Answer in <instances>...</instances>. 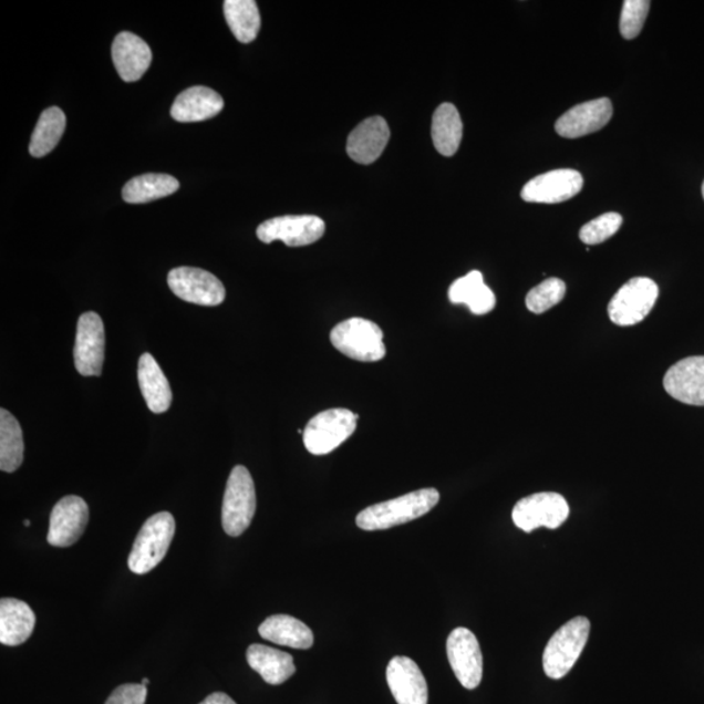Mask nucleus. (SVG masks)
I'll return each instance as SVG.
<instances>
[{
  "instance_id": "b1692460",
  "label": "nucleus",
  "mask_w": 704,
  "mask_h": 704,
  "mask_svg": "<svg viewBox=\"0 0 704 704\" xmlns=\"http://www.w3.org/2000/svg\"><path fill=\"white\" fill-rule=\"evenodd\" d=\"M259 633L263 640L286 648L308 650L313 645L312 630L288 614L270 615L261 623Z\"/></svg>"
},
{
  "instance_id": "39448f33",
  "label": "nucleus",
  "mask_w": 704,
  "mask_h": 704,
  "mask_svg": "<svg viewBox=\"0 0 704 704\" xmlns=\"http://www.w3.org/2000/svg\"><path fill=\"white\" fill-rule=\"evenodd\" d=\"M256 513V489L245 466H235L227 480L222 505V527L232 538L240 537L251 525Z\"/></svg>"
},
{
  "instance_id": "412c9836",
  "label": "nucleus",
  "mask_w": 704,
  "mask_h": 704,
  "mask_svg": "<svg viewBox=\"0 0 704 704\" xmlns=\"http://www.w3.org/2000/svg\"><path fill=\"white\" fill-rule=\"evenodd\" d=\"M35 627L32 608L24 601L3 598L0 600V643L20 645L31 638Z\"/></svg>"
},
{
  "instance_id": "e433bc0d",
  "label": "nucleus",
  "mask_w": 704,
  "mask_h": 704,
  "mask_svg": "<svg viewBox=\"0 0 704 704\" xmlns=\"http://www.w3.org/2000/svg\"><path fill=\"white\" fill-rule=\"evenodd\" d=\"M24 526H27V527L31 526V520H28V519L24 520Z\"/></svg>"
},
{
  "instance_id": "4c0bfd02",
  "label": "nucleus",
  "mask_w": 704,
  "mask_h": 704,
  "mask_svg": "<svg viewBox=\"0 0 704 704\" xmlns=\"http://www.w3.org/2000/svg\"><path fill=\"white\" fill-rule=\"evenodd\" d=\"M702 195H703V199H704V182H703V185H702Z\"/></svg>"
},
{
  "instance_id": "cd10ccee",
  "label": "nucleus",
  "mask_w": 704,
  "mask_h": 704,
  "mask_svg": "<svg viewBox=\"0 0 704 704\" xmlns=\"http://www.w3.org/2000/svg\"><path fill=\"white\" fill-rule=\"evenodd\" d=\"M24 438L20 424L10 411L0 410V469L14 473L23 465Z\"/></svg>"
},
{
  "instance_id": "a211bd4d",
  "label": "nucleus",
  "mask_w": 704,
  "mask_h": 704,
  "mask_svg": "<svg viewBox=\"0 0 704 704\" xmlns=\"http://www.w3.org/2000/svg\"><path fill=\"white\" fill-rule=\"evenodd\" d=\"M391 138V128L381 116H372L351 131L346 151L356 164L371 165L381 157Z\"/></svg>"
},
{
  "instance_id": "ddd939ff",
  "label": "nucleus",
  "mask_w": 704,
  "mask_h": 704,
  "mask_svg": "<svg viewBox=\"0 0 704 704\" xmlns=\"http://www.w3.org/2000/svg\"><path fill=\"white\" fill-rule=\"evenodd\" d=\"M90 522V508L79 496H65L50 516L48 541L50 546L65 548L82 538Z\"/></svg>"
},
{
  "instance_id": "7c9ffc66",
  "label": "nucleus",
  "mask_w": 704,
  "mask_h": 704,
  "mask_svg": "<svg viewBox=\"0 0 704 704\" xmlns=\"http://www.w3.org/2000/svg\"><path fill=\"white\" fill-rule=\"evenodd\" d=\"M565 293H567V284L560 278H548L527 293L526 306L532 313H545L561 303Z\"/></svg>"
},
{
  "instance_id": "c85d7f7f",
  "label": "nucleus",
  "mask_w": 704,
  "mask_h": 704,
  "mask_svg": "<svg viewBox=\"0 0 704 704\" xmlns=\"http://www.w3.org/2000/svg\"><path fill=\"white\" fill-rule=\"evenodd\" d=\"M224 11L235 39L241 43L256 40L261 27L258 3L253 0H226Z\"/></svg>"
},
{
  "instance_id": "f3484780",
  "label": "nucleus",
  "mask_w": 704,
  "mask_h": 704,
  "mask_svg": "<svg viewBox=\"0 0 704 704\" xmlns=\"http://www.w3.org/2000/svg\"><path fill=\"white\" fill-rule=\"evenodd\" d=\"M389 689L398 704H428V686L413 659L395 656L386 669Z\"/></svg>"
},
{
  "instance_id": "20e7f679",
  "label": "nucleus",
  "mask_w": 704,
  "mask_h": 704,
  "mask_svg": "<svg viewBox=\"0 0 704 704\" xmlns=\"http://www.w3.org/2000/svg\"><path fill=\"white\" fill-rule=\"evenodd\" d=\"M330 341L341 354L358 362H379L386 354L383 330L361 318L344 320L334 327Z\"/></svg>"
},
{
  "instance_id": "c756f323",
  "label": "nucleus",
  "mask_w": 704,
  "mask_h": 704,
  "mask_svg": "<svg viewBox=\"0 0 704 704\" xmlns=\"http://www.w3.org/2000/svg\"><path fill=\"white\" fill-rule=\"evenodd\" d=\"M65 123V115L59 107H50L41 114L29 145L33 157H45L53 152L64 134Z\"/></svg>"
},
{
  "instance_id": "2eb2a0df",
  "label": "nucleus",
  "mask_w": 704,
  "mask_h": 704,
  "mask_svg": "<svg viewBox=\"0 0 704 704\" xmlns=\"http://www.w3.org/2000/svg\"><path fill=\"white\" fill-rule=\"evenodd\" d=\"M665 392L685 405L704 406V356H691L672 365L664 376Z\"/></svg>"
},
{
  "instance_id": "473e14b6",
  "label": "nucleus",
  "mask_w": 704,
  "mask_h": 704,
  "mask_svg": "<svg viewBox=\"0 0 704 704\" xmlns=\"http://www.w3.org/2000/svg\"><path fill=\"white\" fill-rule=\"evenodd\" d=\"M649 0H627L623 2L620 32L625 40H634L642 32L650 11Z\"/></svg>"
},
{
  "instance_id": "7ed1b4c3",
  "label": "nucleus",
  "mask_w": 704,
  "mask_h": 704,
  "mask_svg": "<svg viewBox=\"0 0 704 704\" xmlns=\"http://www.w3.org/2000/svg\"><path fill=\"white\" fill-rule=\"evenodd\" d=\"M591 623L583 615L565 623L549 640L542 666L549 679L561 680L573 669L589 641Z\"/></svg>"
},
{
  "instance_id": "9b49d317",
  "label": "nucleus",
  "mask_w": 704,
  "mask_h": 704,
  "mask_svg": "<svg viewBox=\"0 0 704 704\" xmlns=\"http://www.w3.org/2000/svg\"><path fill=\"white\" fill-rule=\"evenodd\" d=\"M447 659L460 685L474 691L483 679V655L478 640L466 628L454 629L446 642Z\"/></svg>"
},
{
  "instance_id": "6e6552de",
  "label": "nucleus",
  "mask_w": 704,
  "mask_h": 704,
  "mask_svg": "<svg viewBox=\"0 0 704 704\" xmlns=\"http://www.w3.org/2000/svg\"><path fill=\"white\" fill-rule=\"evenodd\" d=\"M569 505L565 498L555 493H541L519 500L513 509V522L525 532H532L539 527L556 530L569 517Z\"/></svg>"
},
{
  "instance_id": "f8f14e48",
  "label": "nucleus",
  "mask_w": 704,
  "mask_h": 704,
  "mask_svg": "<svg viewBox=\"0 0 704 704\" xmlns=\"http://www.w3.org/2000/svg\"><path fill=\"white\" fill-rule=\"evenodd\" d=\"M325 234V224L317 216H283L271 218L259 226L258 238L262 244L281 240L289 247L317 244Z\"/></svg>"
},
{
  "instance_id": "f03ea898",
  "label": "nucleus",
  "mask_w": 704,
  "mask_h": 704,
  "mask_svg": "<svg viewBox=\"0 0 704 704\" xmlns=\"http://www.w3.org/2000/svg\"><path fill=\"white\" fill-rule=\"evenodd\" d=\"M175 535V519L161 511L151 517L137 534L128 557L132 573L146 574L163 562Z\"/></svg>"
},
{
  "instance_id": "2f4dec72",
  "label": "nucleus",
  "mask_w": 704,
  "mask_h": 704,
  "mask_svg": "<svg viewBox=\"0 0 704 704\" xmlns=\"http://www.w3.org/2000/svg\"><path fill=\"white\" fill-rule=\"evenodd\" d=\"M623 218L619 213H605V215H601L586 224L579 231V238L587 246L603 244V241L612 238L620 230Z\"/></svg>"
},
{
  "instance_id": "f704fd0d",
  "label": "nucleus",
  "mask_w": 704,
  "mask_h": 704,
  "mask_svg": "<svg viewBox=\"0 0 704 704\" xmlns=\"http://www.w3.org/2000/svg\"><path fill=\"white\" fill-rule=\"evenodd\" d=\"M200 704H237L225 693H213Z\"/></svg>"
},
{
  "instance_id": "a878e982",
  "label": "nucleus",
  "mask_w": 704,
  "mask_h": 704,
  "mask_svg": "<svg viewBox=\"0 0 704 704\" xmlns=\"http://www.w3.org/2000/svg\"><path fill=\"white\" fill-rule=\"evenodd\" d=\"M464 136V123H462L458 110L453 104L439 105L432 120V141L435 148L445 157H452L459 149Z\"/></svg>"
},
{
  "instance_id": "4468645a",
  "label": "nucleus",
  "mask_w": 704,
  "mask_h": 704,
  "mask_svg": "<svg viewBox=\"0 0 704 704\" xmlns=\"http://www.w3.org/2000/svg\"><path fill=\"white\" fill-rule=\"evenodd\" d=\"M583 176L571 168L548 172L527 182L520 193L526 203L557 204L571 199L581 193Z\"/></svg>"
},
{
  "instance_id": "9d476101",
  "label": "nucleus",
  "mask_w": 704,
  "mask_h": 704,
  "mask_svg": "<svg viewBox=\"0 0 704 704\" xmlns=\"http://www.w3.org/2000/svg\"><path fill=\"white\" fill-rule=\"evenodd\" d=\"M73 358L80 375L101 376L105 362V327L100 314L86 312L80 317Z\"/></svg>"
},
{
  "instance_id": "1a4fd4ad",
  "label": "nucleus",
  "mask_w": 704,
  "mask_h": 704,
  "mask_svg": "<svg viewBox=\"0 0 704 704\" xmlns=\"http://www.w3.org/2000/svg\"><path fill=\"white\" fill-rule=\"evenodd\" d=\"M167 283L176 297L197 306L216 307L226 298L224 283L199 268H175L168 273Z\"/></svg>"
},
{
  "instance_id": "c9c22d12",
  "label": "nucleus",
  "mask_w": 704,
  "mask_h": 704,
  "mask_svg": "<svg viewBox=\"0 0 704 704\" xmlns=\"http://www.w3.org/2000/svg\"><path fill=\"white\" fill-rule=\"evenodd\" d=\"M142 684H143L144 686L148 685V684H149V680H148V679H143Z\"/></svg>"
},
{
  "instance_id": "dca6fc26",
  "label": "nucleus",
  "mask_w": 704,
  "mask_h": 704,
  "mask_svg": "<svg viewBox=\"0 0 704 704\" xmlns=\"http://www.w3.org/2000/svg\"><path fill=\"white\" fill-rule=\"evenodd\" d=\"M613 115L611 100L599 99L571 107L555 124L557 134L565 138H578L593 134L607 126Z\"/></svg>"
},
{
  "instance_id": "5701e85b",
  "label": "nucleus",
  "mask_w": 704,
  "mask_h": 704,
  "mask_svg": "<svg viewBox=\"0 0 704 704\" xmlns=\"http://www.w3.org/2000/svg\"><path fill=\"white\" fill-rule=\"evenodd\" d=\"M247 662L269 685H281L297 672L293 659L288 652L271 649L269 645H249Z\"/></svg>"
},
{
  "instance_id": "4be33fe9",
  "label": "nucleus",
  "mask_w": 704,
  "mask_h": 704,
  "mask_svg": "<svg viewBox=\"0 0 704 704\" xmlns=\"http://www.w3.org/2000/svg\"><path fill=\"white\" fill-rule=\"evenodd\" d=\"M138 384L143 397L154 414H164L172 406L173 392L163 370L148 352L138 361Z\"/></svg>"
},
{
  "instance_id": "6ab92c4d",
  "label": "nucleus",
  "mask_w": 704,
  "mask_h": 704,
  "mask_svg": "<svg viewBox=\"0 0 704 704\" xmlns=\"http://www.w3.org/2000/svg\"><path fill=\"white\" fill-rule=\"evenodd\" d=\"M113 62L121 79L126 83L141 80L152 63V50L141 37L123 32L113 43Z\"/></svg>"
},
{
  "instance_id": "72a5a7b5",
  "label": "nucleus",
  "mask_w": 704,
  "mask_h": 704,
  "mask_svg": "<svg viewBox=\"0 0 704 704\" xmlns=\"http://www.w3.org/2000/svg\"><path fill=\"white\" fill-rule=\"evenodd\" d=\"M148 689L143 684H127L116 687L106 704H145Z\"/></svg>"
},
{
  "instance_id": "0eeeda50",
  "label": "nucleus",
  "mask_w": 704,
  "mask_h": 704,
  "mask_svg": "<svg viewBox=\"0 0 704 704\" xmlns=\"http://www.w3.org/2000/svg\"><path fill=\"white\" fill-rule=\"evenodd\" d=\"M659 297L658 284L648 277H635L614 293L608 314L613 324L633 327L649 317Z\"/></svg>"
},
{
  "instance_id": "aec40b11",
  "label": "nucleus",
  "mask_w": 704,
  "mask_h": 704,
  "mask_svg": "<svg viewBox=\"0 0 704 704\" xmlns=\"http://www.w3.org/2000/svg\"><path fill=\"white\" fill-rule=\"evenodd\" d=\"M224 106L221 95L210 87L193 86L176 97L172 116L180 123L203 122L221 113Z\"/></svg>"
},
{
  "instance_id": "423d86ee",
  "label": "nucleus",
  "mask_w": 704,
  "mask_h": 704,
  "mask_svg": "<svg viewBox=\"0 0 704 704\" xmlns=\"http://www.w3.org/2000/svg\"><path fill=\"white\" fill-rule=\"evenodd\" d=\"M358 425V415L346 408L322 411L308 422L303 432L306 449L313 456H325L341 446Z\"/></svg>"
},
{
  "instance_id": "393cba45",
  "label": "nucleus",
  "mask_w": 704,
  "mask_h": 704,
  "mask_svg": "<svg viewBox=\"0 0 704 704\" xmlns=\"http://www.w3.org/2000/svg\"><path fill=\"white\" fill-rule=\"evenodd\" d=\"M449 300L453 304H466L474 314H487L496 306V297L493 290L484 283L479 270L469 271L465 277L458 278L451 286Z\"/></svg>"
},
{
  "instance_id": "bb28decb",
  "label": "nucleus",
  "mask_w": 704,
  "mask_h": 704,
  "mask_svg": "<svg viewBox=\"0 0 704 704\" xmlns=\"http://www.w3.org/2000/svg\"><path fill=\"white\" fill-rule=\"evenodd\" d=\"M179 189V182L167 174H144L131 179L123 188V200L145 204L170 196Z\"/></svg>"
},
{
  "instance_id": "f257e3e1",
  "label": "nucleus",
  "mask_w": 704,
  "mask_h": 704,
  "mask_svg": "<svg viewBox=\"0 0 704 704\" xmlns=\"http://www.w3.org/2000/svg\"><path fill=\"white\" fill-rule=\"evenodd\" d=\"M438 501L439 494L435 488L415 490L393 500L369 506L359 513L356 525L364 531L387 530L427 515Z\"/></svg>"
}]
</instances>
